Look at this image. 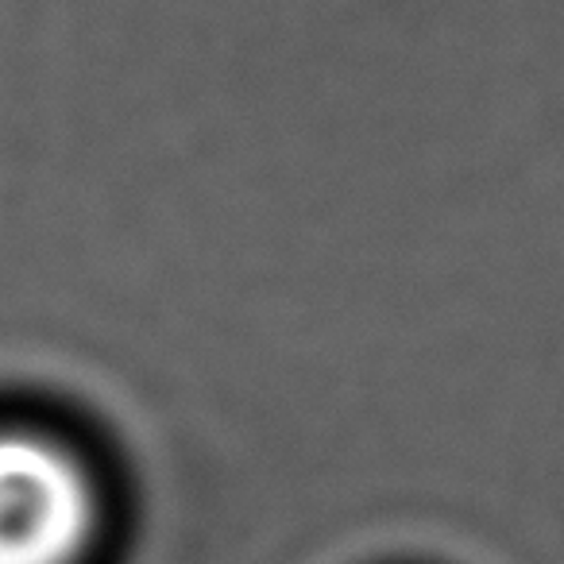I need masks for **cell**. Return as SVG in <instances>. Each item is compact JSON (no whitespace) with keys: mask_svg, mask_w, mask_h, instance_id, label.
I'll return each instance as SVG.
<instances>
[{"mask_svg":"<svg viewBox=\"0 0 564 564\" xmlns=\"http://www.w3.org/2000/svg\"><path fill=\"white\" fill-rule=\"evenodd\" d=\"M97 525V479L70 445L0 430V564H82Z\"/></svg>","mask_w":564,"mask_h":564,"instance_id":"obj_1","label":"cell"}]
</instances>
